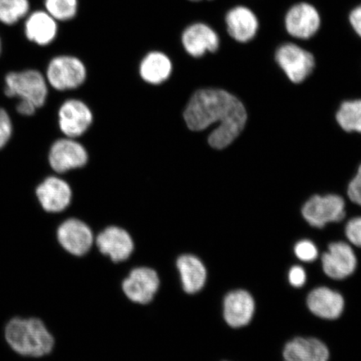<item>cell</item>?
Returning <instances> with one entry per match:
<instances>
[{
  "instance_id": "cell-1",
  "label": "cell",
  "mask_w": 361,
  "mask_h": 361,
  "mask_svg": "<svg viewBox=\"0 0 361 361\" xmlns=\"http://www.w3.org/2000/svg\"><path fill=\"white\" fill-rule=\"evenodd\" d=\"M183 116L188 128L194 132L219 123L209 137L210 146L219 150L228 147L238 137L247 121L243 103L233 94L219 89L198 90L188 104Z\"/></svg>"
},
{
  "instance_id": "cell-2",
  "label": "cell",
  "mask_w": 361,
  "mask_h": 361,
  "mask_svg": "<svg viewBox=\"0 0 361 361\" xmlns=\"http://www.w3.org/2000/svg\"><path fill=\"white\" fill-rule=\"evenodd\" d=\"M11 348L24 357L43 359L55 350L56 337L39 318H13L4 329Z\"/></svg>"
},
{
  "instance_id": "cell-3",
  "label": "cell",
  "mask_w": 361,
  "mask_h": 361,
  "mask_svg": "<svg viewBox=\"0 0 361 361\" xmlns=\"http://www.w3.org/2000/svg\"><path fill=\"white\" fill-rule=\"evenodd\" d=\"M4 82V92L8 97L20 98V101L30 102L36 108L42 107L47 102V80L38 70L11 71L6 75Z\"/></svg>"
},
{
  "instance_id": "cell-4",
  "label": "cell",
  "mask_w": 361,
  "mask_h": 361,
  "mask_svg": "<svg viewBox=\"0 0 361 361\" xmlns=\"http://www.w3.org/2000/svg\"><path fill=\"white\" fill-rule=\"evenodd\" d=\"M161 278L155 269L139 265L130 269L121 283V291L130 303L145 306L152 303L161 288Z\"/></svg>"
},
{
  "instance_id": "cell-5",
  "label": "cell",
  "mask_w": 361,
  "mask_h": 361,
  "mask_svg": "<svg viewBox=\"0 0 361 361\" xmlns=\"http://www.w3.org/2000/svg\"><path fill=\"white\" fill-rule=\"evenodd\" d=\"M96 233L85 221L78 218L67 219L58 226L56 239L58 245L67 255L82 258L94 247Z\"/></svg>"
},
{
  "instance_id": "cell-6",
  "label": "cell",
  "mask_w": 361,
  "mask_h": 361,
  "mask_svg": "<svg viewBox=\"0 0 361 361\" xmlns=\"http://www.w3.org/2000/svg\"><path fill=\"white\" fill-rule=\"evenodd\" d=\"M94 248L112 263H126L135 248L134 238L123 226L111 224L96 233Z\"/></svg>"
},
{
  "instance_id": "cell-7",
  "label": "cell",
  "mask_w": 361,
  "mask_h": 361,
  "mask_svg": "<svg viewBox=\"0 0 361 361\" xmlns=\"http://www.w3.org/2000/svg\"><path fill=\"white\" fill-rule=\"evenodd\" d=\"M87 68L79 58L71 55H59L49 61L45 78L58 90L78 88L87 79Z\"/></svg>"
},
{
  "instance_id": "cell-8",
  "label": "cell",
  "mask_w": 361,
  "mask_h": 361,
  "mask_svg": "<svg viewBox=\"0 0 361 361\" xmlns=\"http://www.w3.org/2000/svg\"><path fill=\"white\" fill-rule=\"evenodd\" d=\"M302 214L312 227L322 228L327 224L337 223L345 216L344 200L335 194L316 195L305 202Z\"/></svg>"
},
{
  "instance_id": "cell-9",
  "label": "cell",
  "mask_w": 361,
  "mask_h": 361,
  "mask_svg": "<svg viewBox=\"0 0 361 361\" xmlns=\"http://www.w3.org/2000/svg\"><path fill=\"white\" fill-rule=\"evenodd\" d=\"M279 67L293 83H301L312 73L314 57L308 51L293 43L281 45L275 53Z\"/></svg>"
},
{
  "instance_id": "cell-10",
  "label": "cell",
  "mask_w": 361,
  "mask_h": 361,
  "mask_svg": "<svg viewBox=\"0 0 361 361\" xmlns=\"http://www.w3.org/2000/svg\"><path fill=\"white\" fill-rule=\"evenodd\" d=\"M21 25L27 42L39 47H49L60 34V23L43 8H33Z\"/></svg>"
},
{
  "instance_id": "cell-11",
  "label": "cell",
  "mask_w": 361,
  "mask_h": 361,
  "mask_svg": "<svg viewBox=\"0 0 361 361\" xmlns=\"http://www.w3.org/2000/svg\"><path fill=\"white\" fill-rule=\"evenodd\" d=\"M322 22V16L313 4L300 2L288 8L284 16V28L293 38L309 39L319 32Z\"/></svg>"
},
{
  "instance_id": "cell-12",
  "label": "cell",
  "mask_w": 361,
  "mask_h": 361,
  "mask_svg": "<svg viewBox=\"0 0 361 361\" xmlns=\"http://www.w3.org/2000/svg\"><path fill=\"white\" fill-rule=\"evenodd\" d=\"M180 43L189 56L201 58L207 53L218 51L221 39L219 33L207 23L196 21L185 27Z\"/></svg>"
},
{
  "instance_id": "cell-13",
  "label": "cell",
  "mask_w": 361,
  "mask_h": 361,
  "mask_svg": "<svg viewBox=\"0 0 361 361\" xmlns=\"http://www.w3.org/2000/svg\"><path fill=\"white\" fill-rule=\"evenodd\" d=\"M180 288L188 295L200 293L209 281V269L200 256L192 252H183L175 260Z\"/></svg>"
},
{
  "instance_id": "cell-14",
  "label": "cell",
  "mask_w": 361,
  "mask_h": 361,
  "mask_svg": "<svg viewBox=\"0 0 361 361\" xmlns=\"http://www.w3.org/2000/svg\"><path fill=\"white\" fill-rule=\"evenodd\" d=\"M255 313V301L247 290H230L223 297L221 315L229 328L240 329L247 326Z\"/></svg>"
},
{
  "instance_id": "cell-15",
  "label": "cell",
  "mask_w": 361,
  "mask_h": 361,
  "mask_svg": "<svg viewBox=\"0 0 361 361\" xmlns=\"http://www.w3.org/2000/svg\"><path fill=\"white\" fill-rule=\"evenodd\" d=\"M322 268L328 277L341 281L350 276L357 266L356 255L348 243L335 242L322 256Z\"/></svg>"
},
{
  "instance_id": "cell-16",
  "label": "cell",
  "mask_w": 361,
  "mask_h": 361,
  "mask_svg": "<svg viewBox=\"0 0 361 361\" xmlns=\"http://www.w3.org/2000/svg\"><path fill=\"white\" fill-rule=\"evenodd\" d=\"M87 161L88 154L84 147L70 137L58 140L49 151V165L58 173L82 168Z\"/></svg>"
},
{
  "instance_id": "cell-17",
  "label": "cell",
  "mask_w": 361,
  "mask_h": 361,
  "mask_svg": "<svg viewBox=\"0 0 361 361\" xmlns=\"http://www.w3.org/2000/svg\"><path fill=\"white\" fill-rule=\"evenodd\" d=\"M224 22L230 37L241 44L254 39L259 29V21L256 13L245 6L230 8L226 13Z\"/></svg>"
},
{
  "instance_id": "cell-18",
  "label": "cell",
  "mask_w": 361,
  "mask_h": 361,
  "mask_svg": "<svg viewBox=\"0 0 361 361\" xmlns=\"http://www.w3.org/2000/svg\"><path fill=\"white\" fill-rule=\"evenodd\" d=\"M93 121L92 113L78 100L66 102L59 111V124L66 137L75 138L87 132Z\"/></svg>"
},
{
  "instance_id": "cell-19",
  "label": "cell",
  "mask_w": 361,
  "mask_h": 361,
  "mask_svg": "<svg viewBox=\"0 0 361 361\" xmlns=\"http://www.w3.org/2000/svg\"><path fill=\"white\" fill-rule=\"evenodd\" d=\"M36 196L45 212L59 214L70 206L72 192L69 184L64 180L49 177L39 185Z\"/></svg>"
},
{
  "instance_id": "cell-20",
  "label": "cell",
  "mask_w": 361,
  "mask_h": 361,
  "mask_svg": "<svg viewBox=\"0 0 361 361\" xmlns=\"http://www.w3.org/2000/svg\"><path fill=\"white\" fill-rule=\"evenodd\" d=\"M310 312L319 318L336 319L345 309V300L340 293L327 287L314 288L307 297Z\"/></svg>"
},
{
  "instance_id": "cell-21",
  "label": "cell",
  "mask_w": 361,
  "mask_h": 361,
  "mask_svg": "<svg viewBox=\"0 0 361 361\" xmlns=\"http://www.w3.org/2000/svg\"><path fill=\"white\" fill-rule=\"evenodd\" d=\"M283 357V361H329V351L318 338L298 337L284 346Z\"/></svg>"
},
{
  "instance_id": "cell-22",
  "label": "cell",
  "mask_w": 361,
  "mask_h": 361,
  "mask_svg": "<svg viewBox=\"0 0 361 361\" xmlns=\"http://www.w3.org/2000/svg\"><path fill=\"white\" fill-rule=\"evenodd\" d=\"M139 71L146 82L159 85L170 78L173 72V63L164 52L153 51L143 57Z\"/></svg>"
},
{
  "instance_id": "cell-23",
  "label": "cell",
  "mask_w": 361,
  "mask_h": 361,
  "mask_svg": "<svg viewBox=\"0 0 361 361\" xmlns=\"http://www.w3.org/2000/svg\"><path fill=\"white\" fill-rule=\"evenodd\" d=\"M33 10L31 0H0V25L13 28Z\"/></svg>"
},
{
  "instance_id": "cell-24",
  "label": "cell",
  "mask_w": 361,
  "mask_h": 361,
  "mask_svg": "<svg viewBox=\"0 0 361 361\" xmlns=\"http://www.w3.org/2000/svg\"><path fill=\"white\" fill-rule=\"evenodd\" d=\"M42 8L59 23L74 20L78 16L79 0H42Z\"/></svg>"
},
{
  "instance_id": "cell-25",
  "label": "cell",
  "mask_w": 361,
  "mask_h": 361,
  "mask_svg": "<svg viewBox=\"0 0 361 361\" xmlns=\"http://www.w3.org/2000/svg\"><path fill=\"white\" fill-rule=\"evenodd\" d=\"M336 119L345 132L361 133V100L343 103L337 112Z\"/></svg>"
},
{
  "instance_id": "cell-26",
  "label": "cell",
  "mask_w": 361,
  "mask_h": 361,
  "mask_svg": "<svg viewBox=\"0 0 361 361\" xmlns=\"http://www.w3.org/2000/svg\"><path fill=\"white\" fill-rule=\"evenodd\" d=\"M295 254L298 259L305 263H310L318 258L317 247L310 240H301L295 246Z\"/></svg>"
},
{
  "instance_id": "cell-27",
  "label": "cell",
  "mask_w": 361,
  "mask_h": 361,
  "mask_svg": "<svg viewBox=\"0 0 361 361\" xmlns=\"http://www.w3.org/2000/svg\"><path fill=\"white\" fill-rule=\"evenodd\" d=\"M13 133L10 115L4 109H0V149L6 145Z\"/></svg>"
},
{
  "instance_id": "cell-28",
  "label": "cell",
  "mask_w": 361,
  "mask_h": 361,
  "mask_svg": "<svg viewBox=\"0 0 361 361\" xmlns=\"http://www.w3.org/2000/svg\"><path fill=\"white\" fill-rule=\"evenodd\" d=\"M345 235L352 245L361 247V216L349 221L345 227Z\"/></svg>"
},
{
  "instance_id": "cell-29",
  "label": "cell",
  "mask_w": 361,
  "mask_h": 361,
  "mask_svg": "<svg viewBox=\"0 0 361 361\" xmlns=\"http://www.w3.org/2000/svg\"><path fill=\"white\" fill-rule=\"evenodd\" d=\"M307 281L305 270L301 266H293L288 271V281L291 286L295 288H301L305 286Z\"/></svg>"
},
{
  "instance_id": "cell-30",
  "label": "cell",
  "mask_w": 361,
  "mask_h": 361,
  "mask_svg": "<svg viewBox=\"0 0 361 361\" xmlns=\"http://www.w3.org/2000/svg\"><path fill=\"white\" fill-rule=\"evenodd\" d=\"M348 195L352 202L361 206V165L357 174L349 185Z\"/></svg>"
},
{
  "instance_id": "cell-31",
  "label": "cell",
  "mask_w": 361,
  "mask_h": 361,
  "mask_svg": "<svg viewBox=\"0 0 361 361\" xmlns=\"http://www.w3.org/2000/svg\"><path fill=\"white\" fill-rule=\"evenodd\" d=\"M349 22L356 35L361 39V3L350 11Z\"/></svg>"
},
{
  "instance_id": "cell-32",
  "label": "cell",
  "mask_w": 361,
  "mask_h": 361,
  "mask_svg": "<svg viewBox=\"0 0 361 361\" xmlns=\"http://www.w3.org/2000/svg\"><path fill=\"white\" fill-rule=\"evenodd\" d=\"M36 109H37V108H36L33 104L25 101H20L16 106L18 113L25 116H33Z\"/></svg>"
},
{
  "instance_id": "cell-33",
  "label": "cell",
  "mask_w": 361,
  "mask_h": 361,
  "mask_svg": "<svg viewBox=\"0 0 361 361\" xmlns=\"http://www.w3.org/2000/svg\"><path fill=\"white\" fill-rule=\"evenodd\" d=\"M188 1L192 3H200L202 1H212V0H188Z\"/></svg>"
},
{
  "instance_id": "cell-34",
  "label": "cell",
  "mask_w": 361,
  "mask_h": 361,
  "mask_svg": "<svg viewBox=\"0 0 361 361\" xmlns=\"http://www.w3.org/2000/svg\"><path fill=\"white\" fill-rule=\"evenodd\" d=\"M3 51V39L1 35H0V56H1Z\"/></svg>"
},
{
  "instance_id": "cell-35",
  "label": "cell",
  "mask_w": 361,
  "mask_h": 361,
  "mask_svg": "<svg viewBox=\"0 0 361 361\" xmlns=\"http://www.w3.org/2000/svg\"><path fill=\"white\" fill-rule=\"evenodd\" d=\"M221 361H231V360H221Z\"/></svg>"
}]
</instances>
